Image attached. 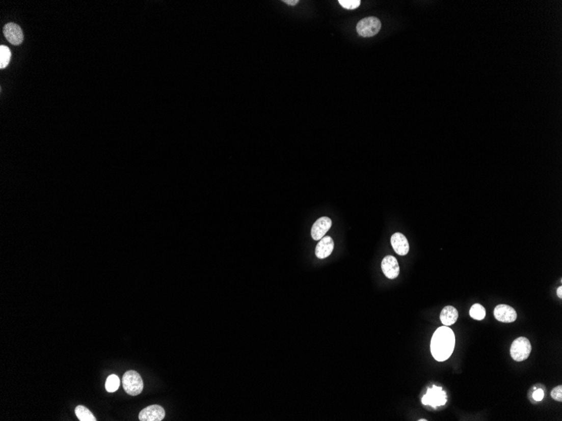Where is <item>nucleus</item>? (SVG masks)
Masks as SVG:
<instances>
[{"instance_id":"6ab92c4d","label":"nucleus","mask_w":562,"mask_h":421,"mask_svg":"<svg viewBox=\"0 0 562 421\" xmlns=\"http://www.w3.org/2000/svg\"><path fill=\"white\" fill-rule=\"evenodd\" d=\"M550 396L552 398L553 400L561 402L562 401V386L559 385L557 387H555V388H553L552 391L550 392Z\"/></svg>"},{"instance_id":"4be33fe9","label":"nucleus","mask_w":562,"mask_h":421,"mask_svg":"<svg viewBox=\"0 0 562 421\" xmlns=\"http://www.w3.org/2000/svg\"><path fill=\"white\" fill-rule=\"evenodd\" d=\"M557 294H558V297H559V298H562V287L561 286H560V287H559V288H558Z\"/></svg>"},{"instance_id":"0eeeda50","label":"nucleus","mask_w":562,"mask_h":421,"mask_svg":"<svg viewBox=\"0 0 562 421\" xmlns=\"http://www.w3.org/2000/svg\"><path fill=\"white\" fill-rule=\"evenodd\" d=\"M165 417V410L160 405H150L143 409L139 414L141 421H161Z\"/></svg>"},{"instance_id":"39448f33","label":"nucleus","mask_w":562,"mask_h":421,"mask_svg":"<svg viewBox=\"0 0 562 421\" xmlns=\"http://www.w3.org/2000/svg\"><path fill=\"white\" fill-rule=\"evenodd\" d=\"M447 402L446 394L443 391L441 387L433 386L432 388H429L427 394L422 397V403L425 405H430L433 408L436 409L437 407L444 405Z\"/></svg>"},{"instance_id":"4468645a","label":"nucleus","mask_w":562,"mask_h":421,"mask_svg":"<svg viewBox=\"0 0 562 421\" xmlns=\"http://www.w3.org/2000/svg\"><path fill=\"white\" fill-rule=\"evenodd\" d=\"M75 414L80 421H96V418L90 409L83 405H78L75 409Z\"/></svg>"},{"instance_id":"9b49d317","label":"nucleus","mask_w":562,"mask_h":421,"mask_svg":"<svg viewBox=\"0 0 562 421\" xmlns=\"http://www.w3.org/2000/svg\"><path fill=\"white\" fill-rule=\"evenodd\" d=\"M391 243L394 250H395V252L400 256L407 255L408 251H409V249H410L408 239L406 238V236L403 234L399 233V232H396V233L392 235L391 238Z\"/></svg>"},{"instance_id":"dca6fc26","label":"nucleus","mask_w":562,"mask_h":421,"mask_svg":"<svg viewBox=\"0 0 562 421\" xmlns=\"http://www.w3.org/2000/svg\"><path fill=\"white\" fill-rule=\"evenodd\" d=\"M470 316L474 320H483L486 316L485 308L480 303H475L470 310Z\"/></svg>"},{"instance_id":"7ed1b4c3","label":"nucleus","mask_w":562,"mask_h":421,"mask_svg":"<svg viewBox=\"0 0 562 421\" xmlns=\"http://www.w3.org/2000/svg\"><path fill=\"white\" fill-rule=\"evenodd\" d=\"M532 351L530 342L526 337H519L514 340L510 348V354L514 361H523L528 358Z\"/></svg>"},{"instance_id":"a211bd4d","label":"nucleus","mask_w":562,"mask_h":421,"mask_svg":"<svg viewBox=\"0 0 562 421\" xmlns=\"http://www.w3.org/2000/svg\"><path fill=\"white\" fill-rule=\"evenodd\" d=\"M339 5L346 10H355L360 7L361 1L360 0H339Z\"/></svg>"},{"instance_id":"423d86ee","label":"nucleus","mask_w":562,"mask_h":421,"mask_svg":"<svg viewBox=\"0 0 562 421\" xmlns=\"http://www.w3.org/2000/svg\"><path fill=\"white\" fill-rule=\"evenodd\" d=\"M381 269L389 279H395L400 273L398 262L393 256H386L381 262Z\"/></svg>"},{"instance_id":"f3484780","label":"nucleus","mask_w":562,"mask_h":421,"mask_svg":"<svg viewBox=\"0 0 562 421\" xmlns=\"http://www.w3.org/2000/svg\"><path fill=\"white\" fill-rule=\"evenodd\" d=\"M120 383H121V381H120L118 376L112 374V375H110L106 379L105 388H106L108 392H116V390L118 389L119 387H120Z\"/></svg>"},{"instance_id":"f8f14e48","label":"nucleus","mask_w":562,"mask_h":421,"mask_svg":"<svg viewBox=\"0 0 562 421\" xmlns=\"http://www.w3.org/2000/svg\"><path fill=\"white\" fill-rule=\"evenodd\" d=\"M333 248H334V242L333 239L331 238L330 236L323 237L316 245V250H315L316 256L319 259L327 258L333 252Z\"/></svg>"},{"instance_id":"f03ea898","label":"nucleus","mask_w":562,"mask_h":421,"mask_svg":"<svg viewBox=\"0 0 562 421\" xmlns=\"http://www.w3.org/2000/svg\"><path fill=\"white\" fill-rule=\"evenodd\" d=\"M124 389L128 395L137 396L143 389V381L139 373L136 371H127L122 378Z\"/></svg>"},{"instance_id":"20e7f679","label":"nucleus","mask_w":562,"mask_h":421,"mask_svg":"<svg viewBox=\"0 0 562 421\" xmlns=\"http://www.w3.org/2000/svg\"><path fill=\"white\" fill-rule=\"evenodd\" d=\"M381 23L379 19L376 17H367L361 19L358 23L356 31L358 34L362 37H371L380 32Z\"/></svg>"},{"instance_id":"412c9836","label":"nucleus","mask_w":562,"mask_h":421,"mask_svg":"<svg viewBox=\"0 0 562 421\" xmlns=\"http://www.w3.org/2000/svg\"><path fill=\"white\" fill-rule=\"evenodd\" d=\"M283 2L287 4L288 5L294 6V5H297V3H299V1L298 0H284Z\"/></svg>"},{"instance_id":"ddd939ff","label":"nucleus","mask_w":562,"mask_h":421,"mask_svg":"<svg viewBox=\"0 0 562 421\" xmlns=\"http://www.w3.org/2000/svg\"><path fill=\"white\" fill-rule=\"evenodd\" d=\"M458 311L453 306H446L442 310L440 314V320L445 326H449L454 324L458 320Z\"/></svg>"},{"instance_id":"6e6552de","label":"nucleus","mask_w":562,"mask_h":421,"mask_svg":"<svg viewBox=\"0 0 562 421\" xmlns=\"http://www.w3.org/2000/svg\"><path fill=\"white\" fill-rule=\"evenodd\" d=\"M332 227V220L328 217L319 218L311 228V237L315 241H320L326 235Z\"/></svg>"},{"instance_id":"1a4fd4ad","label":"nucleus","mask_w":562,"mask_h":421,"mask_svg":"<svg viewBox=\"0 0 562 421\" xmlns=\"http://www.w3.org/2000/svg\"><path fill=\"white\" fill-rule=\"evenodd\" d=\"M494 316L498 321L502 323L514 322L518 317L515 310L507 304H499L496 306L494 310Z\"/></svg>"},{"instance_id":"f257e3e1","label":"nucleus","mask_w":562,"mask_h":421,"mask_svg":"<svg viewBox=\"0 0 562 421\" xmlns=\"http://www.w3.org/2000/svg\"><path fill=\"white\" fill-rule=\"evenodd\" d=\"M456 345V335L449 326L438 328L434 333L430 350L434 358L438 361H446L453 353Z\"/></svg>"},{"instance_id":"9d476101","label":"nucleus","mask_w":562,"mask_h":421,"mask_svg":"<svg viewBox=\"0 0 562 421\" xmlns=\"http://www.w3.org/2000/svg\"><path fill=\"white\" fill-rule=\"evenodd\" d=\"M4 35L10 43L15 46L21 44L24 40L21 28L15 23H8L5 24L4 27Z\"/></svg>"},{"instance_id":"aec40b11","label":"nucleus","mask_w":562,"mask_h":421,"mask_svg":"<svg viewBox=\"0 0 562 421\" xmlns=\"http://www.w3.org/2000/svg\"><path fill=\"white\" fill-rule=\"evenodd\" d=\"M544 396H545V392L541 388L536 390L533 394V400H536V401H541L543 400Z\"/></svg>"},{"instance_id":"2eb2a0df","label":"nucleus","mask_w":562,"mask_h":421,"mask_svg":"<svg viewBox=\"0 0 562 421\" xmlns=\"http://www.w3.org/2000/svg\"><path fill=\"white\" fill-rule=\"evenodd\" d=\"M11 60V51L6 46H0V68H6Z\"/></svg>"}]
</instances>
